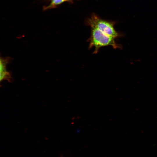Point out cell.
I'll return each mask as SVG.
<instances>
[{
  "label": "cell",
  "mask_w": 157,
  "mask_h": 157,
  "mask_svg": "<svg viewBox=\"0 0 157 157\" xmlns=\"http://www.w3.org/2000/svg\"><path fill=\"white\" fill-rule=\"evenodd\" d=\"M91 27V34L88 42L89 49L94 48L93 53H97L99 49L104 47L110 46L114 49L121 48V46L116 43L115 38L106 35L95 28Z\"/></svg>",
  "instance_id": "1"
},
{
  "label": "cell",
  "mask_w": 157,
  "mask_h": 157,
  "mask_svg": "<svg viewBox=\"0 0 157 157\" xmlns=\"http://www.w3.org/2000/svg\"><path fill=\"white\" fill-rule=\"evenodd\" d=\"M88 23L91 27L95 28L115 39L119 36V34L115 29L112 23L101 19L96 16H93L89 20Z\"/></svg>",
  "instance_id": "2"
},
{
  "label": "cell",
  "mask_w": 157,
  "mask_h": 157,
  "mask_svg": "<svg viewBox=\"0 0 157 157\" xmlns=\"http://www.w3.org/2000/svg\"><path fill=\"white\" fill-rule=\"evenodd\" d=\"M10 59L9 57L1 58L0 59V80L1 82L3 80L10 81L12 77L10 73L6 69L7 65Z\"/></svg>",
  "instance_id": "3"
},
{
  "label": "cell",
  "mask_w": 157,
  "mask_h": 157,
  "mask_svg": "<svg viewBox=\"0 0 157 157\" xmlns=\"http://www.w3.org/2000/svg\"><path fill=\"white\" fill-rule=\"evenodd\" d=\"M65 1V0H51L50 4L46 7V9L53 8Z\"/></svg>",
  "instance_id": "4"
},
{
  "label": "cell",
  "mask_w": 157,
  "mask_h": 157,
  "mask_svg": "<svg viewBox=\"0 0 157 157\" xmlns=\"http://www.w3.org/2000/svg\"><path fill=\"white\" fill-rule=\"evenodd\" d=\"M65 1H68V0H65Z\"/></svg>",
  "instance_id": "5"
}]
</instances>
